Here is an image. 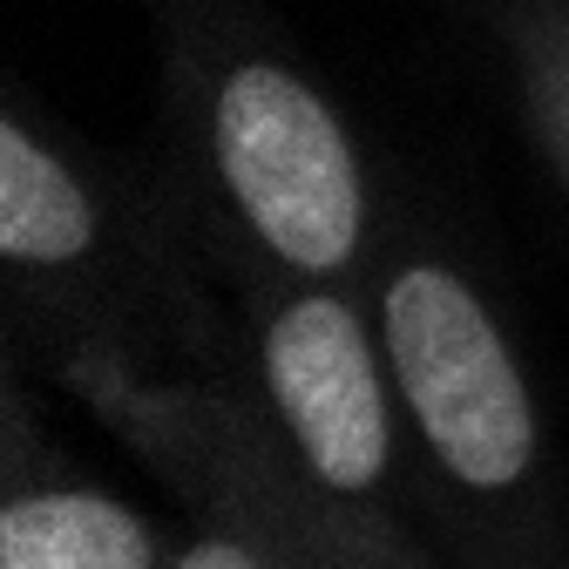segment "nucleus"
I'll return each mask as SVG.
<instances>
[{"label": "nucleus", "instance_id": "obj_1", "mask_svg": "<svg viewBox=\"0 0 569 569\" xmlns=\"http://www.w3.org/2000/svg\"><path fill=\"white\" fill-rule=\"evenodd\" d=\"M203 142L238 224L292 271H339L367 238V170L332 102L278 54L218 68Z\"/></svg>", "mask_w": 569, "mask_h": 569}, {"label": "nucleus", "instance_id": "obj_3", "mask_svg": "<svg viewBox=\"0 0 569 569\" xmlns=\"http://www.w3.org/2000/svg\"><path fill=\"white\" fill-rule=\"evenodd\" d=\"M387 352L332 292H299L264 326V393L306 475L332 495H373L393 461Z\"/></svg>", "mask_w": 569, "mask_h": 569}, {"label": "nucleus", "instance_id": "obj_2", "mask_svg": "<svg viewBox=\"0 0 569 569\" xmlns=\"http://www.w3.org/2000/svg\"><path fill=\"white\" fill-rule=\"evenodd\" d=\"M380 352L393 393L461 488L509 495L542 461V427L516 352L481 292L435 258H413L380 292Z\"/></svg>", "mask_w": 569, "mask_h": 569}, {"label": "nucleus", "instance_id": "obj_4", "mask_svg": "<svg viewBox=\"0 0 569 569\" xmlns=\"http://www.w3.org/2000/svg\"><path fill=\"white\" fill-rule=\"evenodd\" d=\"M96 190L21 116H8L0 122V258L21 271H61L96 251Z\"/></svg>", "mask_w": 569, "mask_h": 569}, {"label": "nucleus", "instance_id": "obj_5", "mask_svg": "<svg viewBox=\"0 0 569 569\" xmlns=\"http://www.w3.org/2000/svg\"><path fill=\"white\" fill-rule=\"evenodd\" d=\"M0 569H157V529L116 495L34 488L0 516Z\"/></svg>", "mask_w": 569, "mask_h": 569}, {"label": "nucleus", "instance_id": "obj_6", "mask_svg": "<svg viewBox=\"0 0 569 569\" xmlns=\"http://www.w3.org/2000/svg\"><path fill=\"white\" fill-rule=\"evenodd\" d=\"M177 569H264V562H258V549H244L238 536H203V542H190V549L177 556Z\"/></svg>", "mask_w": 569, "mask_h": 569}]
</instances>
